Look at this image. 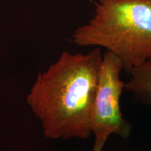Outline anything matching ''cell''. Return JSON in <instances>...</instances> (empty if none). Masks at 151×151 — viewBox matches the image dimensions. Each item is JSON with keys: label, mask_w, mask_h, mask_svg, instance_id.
<instances>
[{"label": "cell", "mask_w": 151, "mask_h": 151, "mask_svg": "<svg viewBox=\"0 0 151 151\" xmlns=\"http://www.w3.org/2000/svg\"><path fill=\"white\" fill-rule=\"evenodd\" d=\"M106 142V140H104V139H95L92 151H102Z\"/></svg>", "instance_id": "5b68a950"}, {"label": "cell", "mask_w": 151, "mask_h": 151, "mask_svg": "<svg viewBox=\"0 0 151 151\" xmlns=\"http://www.w3.org/2000/svg\"><path fill=\"white\" fill-rule=\"evenodd\" d=\"M128 73L130 78L124 83V90L132 93L138 101L151 105V58Z\"/></svg>", "instance_id": "277c9868"}, {"label": "cell", "mask_w": 151, "mask_h": 151, "mask_svg": "<svg viewBox=\"0 0 151 151\" xmlns=\"http://www.w3.org/2000/svg\"><path fill=\"white\" fill-rule=\"evenodd\" d=\"M122 69L124 65L118 56L110 51L103 55L90 124L95 139L107 141L111 134L127 138L131 133V125L120 110V96L124 90L120 78Z\"/></svg>", "instance_id": "3957f363"}, {"label": "cell", "mask_w": 151, "mask_h": 151, "mask_svg": "<svg viewBox=\"0 0 151 151\" xmlns=\"http://www.w3.org/2000/svg\"><path fill=\"white\" fill-rule=\"evenodd\" d=\"M103 60L99 48L87 54L65 51L39 73L27 103L50 139L90 137L92 107Z\"/></svg>", "instance_id": "6da1fadb"}, {"label": "cell", "mask_w": 151, "mask_h": 151, "mask_svg": "<svg viewBox=\"0 0 151 151\" xmlns=\"http://www.w3.org/2000/svg\"><path fill=\"white\" fill-rule=\"evenodd\" d=\"M89 22L75 30L81 47H102L118 56L129 72L151 58V0H97Z\"/></svg>", "instance_id": "7a4b0ae2"}]
</instances>
